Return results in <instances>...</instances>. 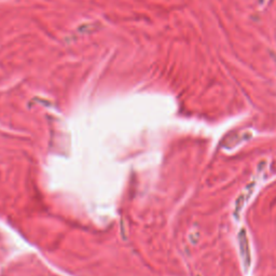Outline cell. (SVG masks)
Wrapping results in <instances>:
<instances>
[{
  "label": "cell",
  "mask_w": 276,
  "mask_h": 276,
  "mask_svg": "<svg viewBox=\"0 0 276 276\" xmlns=\"http://www.w3.org/2000/svg\"><path fill=\"white\" fill-rule=\"evenodd\" d=\"M239 250H240V257L243 260L244 269L245 271H247L248 268L250 267V252H249V244L247 239V235H246L245 230H240V232L239 233Z\"/></svg>",
  "instance_id": "6da1fadb"
}]
</instances>
